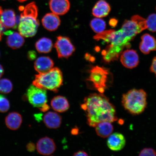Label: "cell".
<instances>
[{
    "instance_id": "60d3db41",
    "label": "cell",
    "mask_w": 156,
    "mask_h": 156,
    "mask_svg": "<svg viewBox=\"0 0 156 156\" xmlns=\"http://www.w3.org/2000/svg\"><path fill=\"white\" fill-rule=\"evenodd\" d=\"M3 10L2 9V8L1 7H0V15L1 14Z\"/></svg>"
},
{
    "instance_id": "603a6c76",
    "label": "cell",
    "mask_w": 156,
    "mask_h": 156,
    "mask_svg": "<svg viewBox=\"0 0 156 156\" xmlns=\"http://www.w3.org/2000/svg\"><path fill=\"white\" fill-rule=\"evenodd\" d=\"M112 123L104 121L98 124L95 127V131L98 136L102 138H106L111 135L114 130V127Z\"/></svg>"
},
{
    "instance_id": "7a4b0ae2",
    "label": "cell",
    "mask_w": 156,
    "mask_h": 156,
    "mask_svg": "<svg viewBox=\"0 0 156 156\" xmlns=\"http://www.w3.org/2000/svg\"><path fill=\"white\" fill-rule=\"evenodd\" d=\"M21 13L18 30L23 37H31L36 34L40 23L37 19L38 8L34 2L27 5Z\"/></svg>"
},
{
    "instance_id": "ac0fdd59",
    "label": "cell",
    "mask_w": 156,
    "mask_h": 156,
    "mask_svg": "<svg viewBox=\"0 0 156 156\" xmlns=\"http://www.w3.org/2000/svg\"><path fill=\"white\" fill-rule=\"evenodd\" d=\"M22 122V116L17 112L9 113L5 119L6 126L9 129L12 130L18 129L20 128Z\"/></svg>"
},
{
    "instance_id": "d4e9b609",
    "label": "cell",
    "mask_w": 156,
    "mask_h": 156,
    "mask_svg": "<svg viewBox=\"0 0 156 156\" xmlns=\"http://www.w3.org/2000/svg\"><path fill=\"white\" fill-rule=\"evenodd\" d=\"M90 25L93 30L97 34L103 32L106 29V24L103 20L94 18L91 21Z\"/></svg>"
},
{
    "instance_id": "7c38bea8",
    "label": "cell",
    "mask_w": 156,
    "mask_h": 156,
    "mask_svg": "<svg viewBox=\"0 0 156 156\" xmlns=\"http://www.w3.org/2000/svg\"><path fill=\"white\" fill-rule=\"evenodd\" d=\"M121 29L127 37L132 40L136 34L143 31L139 25L132 19L130 20L125 21Z\"/></svg>"
},
{
    "instance_id": "f35d334b",
    "label": "cell",
    "mask_w": 156,
    "mask_h": 156,
    "mask_svg": "<svg viewBox=\"0 0 156 156\" xmlns=\"http://www.w3.org/2000/svg\"><path fill=\"white\" fill-rule=\"evenodd\" d=\"M4 73V70L2 66L0 64V79L2 77Z\"/></svg>"
},
{
    "instance_id": "8992f818",
    "label": "cell",
    "mask_w": 156,
    "mask_h": 156,
    "mask_svg": "<svg viewBox=\"0 0 156 156\" xmlns=\"http://www.w3.org/2000/svg\"><path fill=\"white\" fill-rule=\"evenodd\" d=\"M29 102L41 112H45L50 109L48 105V97L46 90L40 88L34 85L30 86L27 91Z\"/></svg>"
},
{
    "instance_id": "e575fe53",
    "label": "cell",
    "mask_w": 156,
    "mask_h": 156,
    "mask_svg": "<svg viewBox=\"0 0 156 156\" xmlns=\"http://www.w3.org/2000/svg\"><path fill=\"white\" fill-rule=\"evenodd\" d=\"M85 58L87 60L90 61L92 62H94L95 60V58L94 57H93V56H91L90 54L87 53L85 55Z\"/></svg>"
},
{
    "instance_id": "277c9868",
    "label": "cell",
    "mask_w": 156,
    "mask_h": 156,
    "mask_svg": "<svg viewBox=\"0 0 156 156\" xmlns=\"http://www.w3.org/2000/svg\"><path fill=\"white\" fill-rule=\"evenodd\" d=\"M63 74L59 68H53L49 71L35 76L32 85L40 88L57 92L63 84Z\"/></svg>"
},
{
    "instance_id": "1f68e13d",
    "label": "cell",
    "mask_w": 156,
    "mask_h": 156,
    "mask_svg": "<svg viewBox=\"0 0 156 156\" xmlns=\"http://www.w3.org/2000/svg\"><path fill=\"white\" fill-rule=\"evenodd\" d=\"M151 73L155 74L156 77V57L153 58L151 68Z\"/></svg>"
},
{
    "instance_id": "5bb4252c",
    "label": "cell",
    "mask_w": 156,
    "mask_h": 156,
    "mask_svg": "<svg viewBox=\"0 0 156 156\" xmlns=\"http://www.w3.org/2000/svg\"><path fill=\"white\" fill-rule=\"evenodd\" d=\"M54 63L51 58L48 56H41L35 62V69L39 73H47L53 68Z\"/></svg>"
},
{
    "instance_id": "7402d4cb",
    "label": "cell",
    "mask_w": 156,
    "mask_h": 156,
    "mask_svg": "<svg viewBox=\"0 0 156 156\" xmlns=\"http://www.w3.org/2000/svg\"><path fill=\"white\" fill-rule=\"evenodd\" d=\"M8 36L6 43L9 47L13 49L20 48L24 43V37L20 33L13 31Z\"/></svg>"
},
{
    "instance_id": "9a60e30c",
    "label": "cell",
    "mask_w": 156,
    "mask_h": 156,
    "mask_svg": "<svg viewBox=\"0 0 156 156\" xmlns=\"http://www.w3.org/2000/svg\"><path fill=\"white\" fill-rule=\"evenodd\" d=\"M42 24L44 28L49 31L55 30L60 24V20L57 15L53 13H48L42 19Z\"/></svg>"
},
{
    "instance_id": "836d02e7",
    "label": "cell",
    "mask_w": 156,
    "mask_h": 156,
    "mask_svg": "<svg viewBox=\"0 0 156 156\" xmlns=\"http://www.w3.org/2000/svg\"><path fill=\"white\" fill-rule=\"evenodd\" d=\"M35 146L34 144L30 143L27 146V149L29 152H33L34 151Z\"/></svg>"
},
{
    "instance_id": "3957f363",
    "label": "cell",
    "mask_w": 156,
    "mask_h": 156,
    "mask_svg": "<svg viewBox=\"0 0 156 156\" xmlns=\"http://www.w3.org/2000/svg\"><path fill=\"white\" fill-rule=\"evenodd\" d=\"M147 94L143 89L130 90L122 95V106L133 115L141 114L147 107Z\"/></svg>"
},
{
    "instance_id": "2e32d148",
    "label": "cell",
    "mask_w": 156,
    "mask_h": 156,
    "mask_svg": "<svg viewBox=\"0 0 156 156\" xmlns=\"http://www.w3.org/2000/svg\"><path fill=\"white\" fill-rule=\"evenodd\" d=\"M140 49L144 54H149L151 51H156V40L153 37L148 34H145L141 37Z\"/></svg>"
},
{
    "instance_id": "d590c367",
    "label": "cell",
    "mask_w": 156,
    "mask_h": 156,
    "mask_svg": "<svg viewBox=\"0 0 156 156\" xmlns=\"http://www.w3.org/2000/svg\"><path fill=\"white\" fill-rule=\"evenodd\" d=\"M118 21L116 19H112L110 20L109 24L111 26L114 27L116 26Z\"/></svg>"
},
{
    "instance_id": "6da1fadb",
    "label": "cell",
    "mask_w": 156,
    "mask_h": 156,
    "mask_svg": "<svg viewBox=\"0 0 156 156\" xmlns=\"http://www.w3.org/2000/svg\"><path fill=\"white\" fill-rule=\"evenodd\" d=\"M81 108L86 113L87 124L93 127L101 122L118 119L114 106L102 93L91 94L85 98Z\"/></svg>"
},
{
    "instance_id": "ba28073f",
    "label": "cell",
    "mask_w": 156,
    "mask_h": 156,
    "mask_svg": "<svg viewBox=\"0 0 156 156\" xmlns=\"http://www.w3.org/2000/svg\"><path fill=\"white\" fill-rule=\"evenodd\" d=\"M36 148L38 153L41 154L49 155L55 151L56 146L53 140L46 136L38 140Z\"/></svg>"
},
{
    "instance_id": "74e56055",
    "label": "cell",
    "mask_w": 156,
    "mask_h": 156,
    "mask_svg": "<svg viewBox=\"0 0 156 156\" xmlns=\"http://www.w3.org/2000/svg\"><path fill=\"white\" fill-rule=\"evenodd\" d=\"M5 28H6L3 26L1 20H0V41L1 40L2 32H3V31L5 30Z\"/></svg>"
},
{
    "instance_id": "ffe728a7",
    "label": "cell",
    "mask_w": 156,
    "mask_h": 156,
    "mask_svg": "<svg viewBox=\"0 0 156 156\" xmlns=\"http://www.w3.org/2000/svg\"><path fill=\"white\" fill-rule=\"evenodd\" d=\"M111 11L110 5L105 0H99L94 7L92 14L98 18H102L107 16Z\"/></svg>"
},
{
    "instance_id": "d6a6232c",
    "label": "cell",
    "mask_w": 156,
    "mask_h": 156,
    "mask_svg": "<svg viewBox=\"0 0 156 156\" xmlns=\"http://www.w3.org/2000/svg\"><path fill=\"white\" fill-rule=\"evenodd\" d=\"M36 52L34 51H30L28 52V57L29 60H32L35 59L36 57Z\"/></svg>"
},
{
    "instance_id": "9c48e42d",
    "label": "cell",
    "mask_w": 156,
    "mask_h": 156,
    "mask_svg": "<svg viewBox=\"0 0 156 156\" xmlns=\"http://www.w3.org/2000/svg\"><path fill=\"white\" fill-rule=\"evenodd\" d=\"M120 61L125 67L132 69L136 67L139 63V57L136 51L127 50L122 53Z\"/></svg>"
},
{
    "instance_id": "4316f807",
    "label": "cell",
    "mask_w": 156,
    "mask_h": 156,
    "mask_svg": "<svg viewBox=\"0 0 156 156\" xmlns=\"http://www.w3.org/2000/svg\"><path fill=\"white\" fill-rule=\"evenodd\" d=\"M114 31V30H109L103 31L95 35L94 37V38L97 41L102 40L107 42V43H109L111 34Z\"/></svg>"
},
{
    "instance_id": "4dcf8cb0",
    "label": "cell",
    "mask_w": 156,
    "mask_h": 156,
    "mask_svg": "<svg viewBox=\"0 0 156 156\" xmlns=\"http://www.w3.org/2000/svg\"><path fill=\"white\" fill-rule=\"evenodd\" d=\"M140 156H156V151L151 148H146L140 151Z\"/></svg>"
},
{
    "instance_id": "52a82bcc",
    "label": "cell",
    "mask_w": 156,
    "mask_h": 156,
    "mask_svg": "<svg viewBox=\"0 0 156 156\" xmlns=\"http://www.w3.org/2000/svg\"><path fill=\"white\" fill-rule=\"evenodd\" d=\"M55 48L57 51L58 58H68L75 51V47L70 39L66 37H58Z\"/></svg>"
},
{
    "instance_id": "d6986e66",
    "label": "cell",
    "mask_w": 156,
    "mask_h": 156,
    "mask_svg": "<svg viewBox=\"0 0 156 156\" xmlns=\"http://www.w3.org/2000/svg\"><path fill=\"white\" fill-rule=\"evenodd\" d=\"M62 119L61 116L56 112H48L44 115V122L48 128L57 129L61 125Z\"/></svg>"
},
{
    "instance_id": "f1b7e54d",
    "label": "cell",
    "mask_w": 156,
    "mask_h": 156,
    "mask_svg": "<svg viewBox=\"0 0 156 156\" xmlns=\"http://www.w3.org/2000/svg\"><path fill=\"white\" fill-rule=\"evenodd\" d=\"M10 107V105L8 99L2 95H0V112H7Z\"/></svg>"
},
{
    "instance_id": "83f0119b",
    "label": "cell",
    "mask_w": 156,
    "mask_h": 156,
    "mask_svg": "<svg viewBox=\"0 0 156 156\" xmlns=\"http://www.w3.org/2000/svg\"><path fill=\"white\" fill-rule=\"evenodd\" d=\"M146 24L148 30L152 32H156V14L149 15L146 20Z\"/></svg>"
},
{
    "instance_id": "4fadbf2b",
    "label": "cell",
    "mask_w": 156,
    "mask_h": 156,
    "mask_svg": "<svg viewBox=\"0 0 156 156\" xmlns=\"http://www.w3.org/2000/svg\"><path fill=\"white\" fill-rule=\"evenodd\" d=\"M49 6L52 13L62 15L65 14L69 10L70 5L68 0H50Z\"/></svg>"
},
{
    "instance_id": "e0dca14e",
    "label": "cell",
    "mask_w": 156,
    "mask_h": 156,
    "mask_svg": "<svg viewBox=\"0 0 156 156\" xmlns=\"http://www.w3.org/2000/svg\"><path fill=\"white\" fill-rule=\"evenodd\" d=\"M0 20L6 28H15L16 20L14 11L11 9H5L0 15Z\"/></svg>"
},
{
    "instance_id": "cb8c5ba5",
    "label": "cell",
    "mask_w": 156,
    "mask_h": 156,
    "mask_svg": "<svg viewBox=\"0 0 156 156\" xmlns=\"http://www.w3.org/2000/svg\"><path fill=\"white\" fill-rule=\"evenodd\" d=\"M35 46L37 51L40 53H48L51 50L53 44L50 39L44 37L38 40Z\"/></svg>"
},
{
    "instance_id": "ab89813d",
    "label": "cell",
    "mask_w": 156,
    "mask_h": 156,
    "mask_svg": "<svg viewBox=\"0 0 156 156\" xmlns=\"http://www.w3.org/2000/svg\"><path fill=\"white\" fill-rule=\"evenodd\" d=\"M17 1L23 3L24 2L27 1V0H17Z\"/></svg>"
},
{
    "instance_id": "44dd1931",
    "label": "cell",
    "mask_w": 156,
    "mask_h": 156,
    "mask_svg": "<svg viewBox=\"0 0 156 156\" xmlns=\"http://www.w3.org/2000/svg\"><path fill=\"white\" fill-rule=\"evenodd\" d=\"M51 105L53 110L58 112H64L69 108L67 99L62 96L54 97L51 102Z\"/></svg>"
},
{
    "instance_id": "30bf717a",
    "label": "cell",
    "mask_w": 156,
    "mask_h": 156,
    "mask_svg": "<svg viewBox=\"0 0 156 156\" xmlns=\"http://www.w3.org/2000/svg\"><path fill=\"white\" fill-rule=\"evenodd\" d=\"M107 145L111 150L119 151L123 149L126 145V140L124 136L119 133H114L108 136Z\"/></svg>"
},
{
    "instance_id": "f546056e",
    "label": "cell",
    "mask_w": 156,
    "mask_h": 156,
    "mask_svg": "<svg viewBox=\"0 0 156 156\" xmlns=\"http://www.w3.org/2000/svg\"><path fill=\"white\" fill-rule=\"evenodd\" d=\"M131 19L136 21L139 25L143 30L147 29V25L146 24V20L140 16L136 15L133 16L132 17Z\"/></svg>"
},
{
    "instance_id": "8fae6325",
    "label": "cell",
    "mask_w": 156,
    "mask_h": 156,
    "mask_svg": "<svg viewBox=\"0 0 156 156\" xmlns=\"http://www.w3.org/2000/svg\"><path fill=\"white\" fill-rule=\"evenodd\" d=\"M124 46L114 45L111 44L102 52L103 59L106 62H110L117 60L122 53Z\"/></svg>"
},
{
    "instance_id": "8d00e7d4",
    "label": "cell",
    "mask_w": 156,
    "mask_h": 156,
    "mask_svg": "<svg viewBox=\"0 0 156 156\" xmlns=\"http://www.w3.org/2000/svg\"><path fill=\"white\" fill-rule=\"evenodd\" d=\"M73 156H88V155L85 151H80L74 154Z\"/></svg>"
},
{
    "instance_id": "484cf974",
    "label": "cell",
    "mask_w": 156,
    "mask_h": 156,
    "mask_svg": "<svg viewBox=\"0 0 156 156\" xmlns=\"http://www.w3.org/2000/svg\"><path fill=\"white\" fill-rule=\"evenodd\" d=\"M13 86L12 83L8 79H0V93L8 94L12 90Z\"/></svg>"
},
{
    "instance_id": "5b68a950",
    "label": "cell",
    "mask_w": 156,
    "mask_h": 156,
    "mask_svg": "<svg viewBox=\"0 0 156 156\" xmlns=\"http://www.w3.org/2000/svg\"><path fill=\"white\" fill-rule=\"evenodd\" d=\"M110 73L106 68L95 66L91 68L87 81L91 84L93 88L103 94L110 87Z\"/></svg>"
}]
</instances>
